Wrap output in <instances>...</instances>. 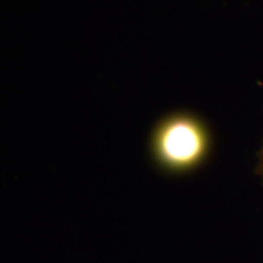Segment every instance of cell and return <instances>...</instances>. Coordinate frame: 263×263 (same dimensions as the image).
Returning <instances> with one entry per match:
<instances>
[{"label": "cell", "instance_id": "cell-2", "mask_svg": "<svg viewBox=\"0 0 263 263\" xmlns=\"http://www.w3.org/2000/svg\"><path fill=\"white\" fill-rule=\"evenodd\" d=\"M259 172L263 176V147L261 150V153H259Z\"/></svg>", "mask_w": 263, "mask_h": 263}, {"label": "cell", "instance_id": "cell-1", "mask_svg": "<svg viewBox=\"0 0 263 263\" xmlns=\"http://www.w3.org/2000/svg\"><path fill=\"white\" fill-rule=\"evenodd\" d=\"M211 144V133L201 117L190 111H176L154 126L149 153L160 171L182 176L205 163Z\"/></svg>", "mask_w": 263, "mask_h": 263}]
</instances>
